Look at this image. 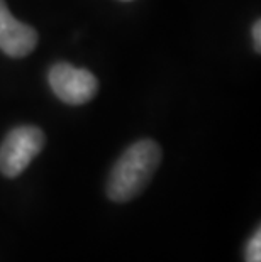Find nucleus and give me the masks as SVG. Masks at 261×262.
Listing matches in <instances>:
<instances>
[{"label": "nucleus", "mask_w": 261, "mask_h": 262, "mask_svg": "<svg viewBox=\"0 0 261 262\" xmlns=\"http://www.w3.org/2000/svg\"><path fill=\"white\" fill-rule=\"evenodd\" d=\"M161 147L151 139H143L126 149L110 171L107 194L119 203L129 202L139 194L158 169Z\"/></svg>", "instance_id": "1"}, {"label": "nucleus", "mask_w": 261, "mask_h": 262, "mask_svg": "<svg viewBox=\"0 0 261 262\" xmlns=\"http://www.w3.org/2000/svg\"><path fill=\"white\" fill-rule=\"evenodd\" d=\"M44 132L34 125H21L5 136L0 146V172L17 178L44 147Z\"/></svg>", "instance_id": "2"}, {"label": "nucleus", "mask_w": 261, "mask_h": 262, "mask_svg": "<svg viewBox=\"0 0 261 262\" xmlns=\"http://www.w3.org/2000/svg\"><path fill=\"white\" fill-rule=\"evenodd\" d=\"M48 81L54 95L68 105H83L90 102L98 90L95 75L70 63H56L51 66Z\"/></svg>", "instance_id": "3"}, {"label": "nucleus", "mask_w": 261, "mask_h": 262, "mask_svg": "<svg viewBox=\"0 0 261 262\" xmlns=\"http://www.w3.org/2000/svg\"><path fill=\"white\" fill-rule=\"evenodd\" d=\"M37 46V32L17 20L5 0H0V51L10 58H24Z\"/></svg>", "instance_id": "4"}, {"label": "nucleus", "mask_w": 261, "mask_h": 262, "mask_svg": "<svg viewBox=\"0 0 261 262\" xmlns=\"http://www.w3.org/2000/svg\"><path fill=\"white\" fill-rule=\"evenodd\" d=\"M246 262H261V230L258 228L246 245Z\"/></svg>", "instance_id": "5"}, {"label": "nucleus", "mask_w": 261, "mask_h": 262, "mask_svg": "<svg viewBox=\"0 0 261 262\" xmlns=\"http://www.w3.org/2000/svg\"><path fill=\"white\" fill-rule=\"evenodd\" d=\"M253 42H254L256 51L259 53V49H261V22L259 20H256L253 24Z\"/></svg>", "instance_id": "6"}]
</instances>
